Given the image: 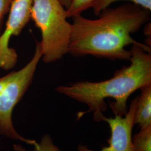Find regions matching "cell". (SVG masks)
I'll list each match as a JSON object with an SVG mask.
<instances>
[{
	"label": "cell",
	"instance_id": "obj_1",
	"mask_svg": "<svg viewBox=\"0 0 151 151\" xmlns=\"http://www.w3.org/2000/svg\"><path fill=\"white\" fill-rule=\"evenodd\" d=\"M150 12L130 3L108 8L96 19H88L81 15L72 17L68 53L75 57L92 55L129 60L131 52L125 48L140 43L132 35L149 22Z\"/></svg>",
	"mask_w": 151,
	"mask_h": 151
},
{
	"label": "cell",
	"instance_id": "obj_2",
	"mask_svg": "<svg viewBox=\"0 0 151 151\" xmlns=\"http://www.w3.org/2000/svg\"><path fill=\"white\" fill-rule=\"evenodd\" d=\"M130 52L129 65L116 70L111 78L100 82H77L58 86L56 91L86 105L88 112L93 113V119L97 122L103 121L108 98L114 100L110 104L114 115L124 116L128 110L130 96L141 87L151 84L150 46L142 43L133 44Z\"/></svg>",
	"mask_w": 151,
	"mask_h": 151
},
{
	"label": "cell",
	"instance_id": "obj_3",
	"mask_svg": "<svg viewBox=\"0 0 151 151\" xmlns=\"http://www.w3.org/2000/svg\"><path fill=\"white\" fill-rule=\"evenodd\" d=\"M68 18L59 0H33L31 19L41 32L44 62L53 63L68 53L72 28Z\"/></svg>",
	"mask_w": 151,
	"mask_h": 151
},
{
	"label": "cell",
	"instance_id": "obj_4",
	"mask_svg": "<svg viewBox=\"0 0 151 151\" xmlns=\"http://www.w3.org/2000/svg\"><path fill=\"white\" fill-rule=\"evenodd\" d=\"M42 57L39 42H37L34 54L25 66L0 78V134L34 147L38 142L19 134L14 127L12 115L14 108L30 86Z\"/></svg>",
	"mask_w": 151,
	"mask_h": 151
},
{
	"label": "cell",
	"instance_id": "obj_5",
	"mask_svg": "<svg viewBox=\"0 0 151 151\" xmlns=\"http://www.w3.org/2000/svg\"><path fill=\"white\" fill-rule=\"evenodd\" d=\"M33 0H14L6 24L5 29L0 35V69H12L17 61L14 49L9 47L12 37L17 36L31 19Z\"/></svg>",
	"mask_w": 151,
	"mask_h": 151
},
{
	"label": "cell",
	"instance_id": "obj_6",
	"mask_svg": "<svg viewBox=\"0 0 151 151\" xmlns=\"http://www.w3.org/2000/svg\"><path fill=\"white\" fill-rule=\"evenodd\" d=\"M138 96L132 100L128 111L124 116L115 115L114 118L104 117L103 122L108 123L111 136L108 145L100 150H92L85 145H79L77 151H134L132 143V130L134 125V119Z\"/></svg>",
	"mask_w": 151,
	"mask_h": 151
},
{
	"label": "cell",
	"instance_id": "obj_7",
	"mask_svg": "<svg viewBox=\"0 0 151 151\" xmlns=\"http://www.w3.org/2000/svg\"><path fill=\"white\" fill-rule=\"evenodd\" d=\"M135 108L134 123L139 128L151 125V84L141 87Z\"/></svg>",
	"mask_w": 151,
	"mask_h": 151
},
{
	"label": "cell",
	"instance_id": "obj_8",
	"mask_svg": "<svg viewBox=\"0 0 151 151\" xmlns=\"http://www.w3.org/2000/svg\"><path fill=\"white\" fill-rule=\"evenodd\" d=\"M134 151H151V125L140 128L132 137Z\"/></svg>",
	"mask_w": 151,
	"mask_h": 151
},
{
	"label": "cell",
	"instance_id": "obj_9",
	"mask_svg": "<svg viewBox=\"0 0 151 151\" xmlns=\"http://www.w3.org/2000/svg\"><path fill=\"white\" fill-rule=\"evenodd\" d=\"M119 1H128L130 3L151 11V0H95L92 4L91 7L93 9L94 14L99 16L102 11L109 8L112 4Z\"/></svg>",
	"mask_w": 151,
	"mask_h": 151
},
{
	"label": "cell",
	"instance_id": "obj_10",
	"mask_svg": "<svg viewBox=\"0 0 151 151\" xmlns=\"http://www.w3.org/2000/svg\"><path fill=\"white\" fill-rule=\"evenodd\" d=\"M14 151H65L60 150L54 144L52 137L48 134H45L33 150H27L20 144H15L13 146Z\"/></svg>",
	"mask_w": 151,
	"mask_h": 151
},
{
	"label": "cell",
	"instance_id": "obj_11",
	"mask_svg": "<svg viewBox=\"0 0 151 151\" xmlns=\"http://www.w3.org/2000/svg\"><path fill=\"white\" fill-rule=\"evenodd\" d=\"M95 0H71L70 5L67 10L68 17L81 15V14L88 8L91 7Z\"/></svg>",
	"mask_w": 151,
	"mask_h": 151
},
{
	"label": "cell",
	"instance_id": "obj_12",
	"mask_svg": "<svg viewBox=\"0 0 151 151\" xmlns=\"http://www.w3.org/2000/svg\"><path fill=\"white\" fill-rule=\"evenodd\" d=\"M14 0H0V30L2 27V22L6 13L10 10Z\"/></svg>",
	"mask_w": 151,
	"mask_h": 151
},
{
	"label": "cell",
	"instance_id": "obj_13",
	"mask_svg": "<svg viewBox=\"0 0 151 151\" xmlns=\"http://www.w3.org/2000/svg\"><path fill=\"white\" fill-rule=\"evenodd\" d=\"M59 1L66 9L68 8L71 2V0H59Z\"/></svg>",
	"mask_w": 151,
	"mask_h": 151
}]
</instances>
